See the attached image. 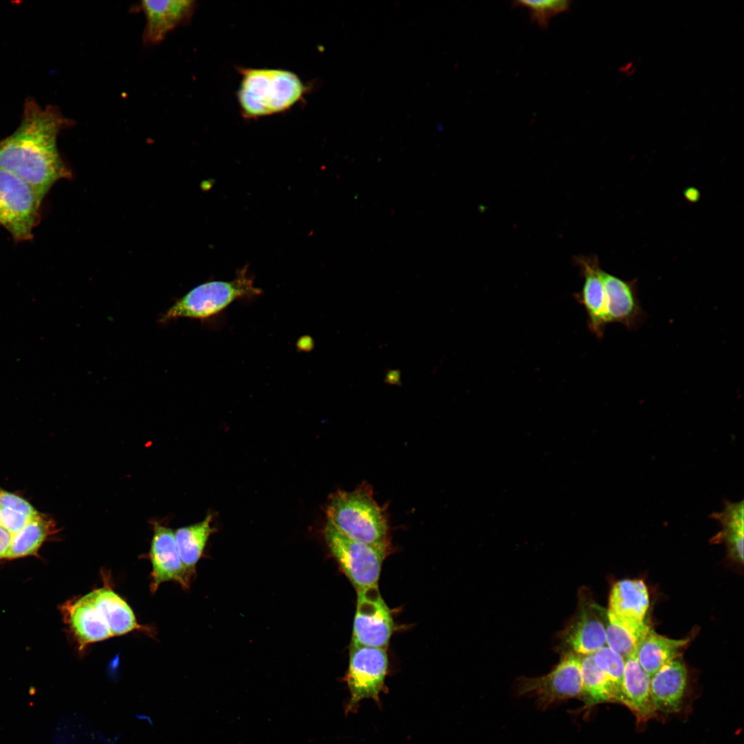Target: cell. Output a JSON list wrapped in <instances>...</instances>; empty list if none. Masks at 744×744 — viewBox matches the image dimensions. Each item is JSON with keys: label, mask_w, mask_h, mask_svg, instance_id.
<instances>
[{"label": "cell", "mask_w": 744, "mask_h": 744, "mask_svg": "<svg viewBox=\"0 0 744 744\" xmlns=\"http://www.w3.org/2000/svg\"><path fill=\"white\" fill-rule=\"evenodd\" d=\"M324 535L331 553L357 590L378 586L390 550L349 539L327 523Z\"/></svg>", "instance_id": "6"}, {"label": "cell", "mask_w": 744, "mask_h": 744, "mask_svg": "<svg viewBox=\"0 0 744 744\" xmlns=\"http://www.w3.org/2000/svg\"><path fill=\"white\" fill-rule=\"evenodd\" d=\"M581 690L579 699L586 707L602 703H617L615 689L604 672L595 664L592 654L581 657Z\"/></svg>", "instance_id": "23"}, {"label": "cell", "mask_w": 744, "mask_h": 744, "mask_svg": "<svg viewBox=\"0 0 744 744\" xmlns=\"http://www.w3.org/2000/svg\"><path fill=\"white\" fill-rule=\"evenodd\" d=\"M141 8L146 23L143 33L145 45H156L167 35L192 19L197 3L192 0L142 1Z\"/></svg>", "instance_id": "13"}, {"label": "cell", "mask_w": 744, "mask_h": 744, "mask_svg": "<svg viewBox=\"0 0 744 744\" xmlns=\"http://www.w3.org/2000/svg\"><path fill=\"white\" fill-rule=\"evenodd\" d=\"M606 294V322L619 323L628 330L637 329L646 319L641 307L637 280H625L601 271Z\"/></svg>", "instance_id": "12"}, {"label": "cell", "mask_w": 744, "mask_h": 744, "mask_svg": "<svg viewBox=\"0 0 744 744\" xmlns=\"http://www.w3.org/2000/svg\"><path fill=\"white\" fill-rule=\"evenodd\" d=\"M148 553L152 564L150 590L155 592L161 584L174 581L187 588L194 572L183 564L176 544L174 531L154 521Z\"/></svg>", "instance_id": "11"}, {"label": "cell", "mask_w": 744, "mask_h": 744, "mask_svg": "<svg viewBox=\"0 0 744 744\" xmlns=\"http://www.w3.org/2000/svg\"><path fill=\"white\" fill-rule=\"evenodd\" d=\"M87 595L102 614L112 637L134 630L149 631L138 623L131 607L112 589L104 586Z\"/></svg>", "instance_id": "18"}, {"label": "cell", "mask_w": 744, "mask_h": 744, "mask_svg": "<svg viewBox=\"0 0 744 744\" xmlns=\"http://www.w3.org/2000/svg\"><path fill=\"white\" fill-rule=\"evenodd\" d=\"M326 513L327 523L344 536L390 550L386 509L376 502L369 485L338 490L331 496Z\"/></svg>", "instance_id": "3"}, {"label": "cell", "mask_w": 744, "mask_h": 744, "mask_svg": "<svg viewBox=\"0 0 744 744\" xmlns=\"http://www.w3.org/2000/svg\"><path fill=\"white\" fill-rule=\"evenodd\" d=\"M43 199L23 180L0 168V226L18 241L32 238Z\"/></svg>", "instance_id": "5"}, {"label": "cell", "mask_w": 744, "mask_h": 744, "mask_svg": "<svg viewBox=\"0 0 744 744\" xmlns=\"http://www.w3.org/2000/svg\"><path fill=\"white\" fill-rule=\"evenodd\" d=\"M12 537V535L0 526V561L7 560Z\"/></svg>", "instance_id": "29"}, {"label": "cell", "mask_w": 744, "mask_h": 744, "mask_svg": "<svg viewBox=\"0 0 744 744\" xmlns=\"http://www.w3.org/2000/svg\"><path fill=\"white\" fill-rule=\"evenodd\" d=\"M584 277V283L578 300L588 315V326L597 337L601 338L607 324L606 294L601 278V271L595 257H582L577 259Z\"/></svg>", "instance_id": "17"}, {"label": "cell", "mask_w": 744, "mask_h": 744, "mask_svg": "<svg viewBox=\"0 0 744 744\" xmlns=\"http://www.w3.org/2000/svg\"><path fill=\"white\" fill-rule=\"evenodd\" d=\"M61 610L79 650L113 637L102 614L87 594L65 602Z\"/></svg>", "instance_id": "14"}, {"label": "cell", "mask_w": 744, "mask_h": 744, "mask_svg": "<svg viewBox=\"0 0 744 744\" xmlns=\"http://www.w3.org/2000/svg\"><path fill=\"white\" fill-rule=\"evenodd\" d=\"M649 603L648 588L642 580L623 579L611 589L608 610L621 617L644 621Z\"/></svg>", "instance_id": "19"}, {"label": "cell", "mask_w": 744, "mask_h": 744, "mask_svg": "<svg viewBox=\"0 0 744 744\" xmlns=\"http://www.w3.org/2000/svg\"><path fill=\"white\" fill-rule=\"evenodd\" d=\"M400 373L397 371H390L386 376V380L387 382L395 384H397L400 381Z\"/></svg>", "instance_id": "30"}, {"label": "cell", "mask_w": 744, "mask_h": 744, "mask_svg": "<svg viewBox=\"0 0 744 744\" xmlns=\"http://www.w3.org/2000/svg\"><path fill=\"white\" fill-rule=\"evenodd\" d=\"M607 610L592 601L581 599L577 611L558 637L562 656H584L606 645Z\"/></svg>", "instance_id": "9"}, {"label": "cell", "mask_w": 744, "mask_h": 744, "mask_svg": "<svg viewBox=\"0 0 744 744\" xmlns=\"http://www.w3.org/2000/svg\"><path fill=\"white\" fill-rule=\"evenodd\" d=\"M70 123L56 107L44 108L27 99L20 125L0 141V168L28 183L43 200L56 182L70 176L56 141Z\"/></svg>", "instance_id": "1"}, {"label": "cell", "mask_w": 744, "mask_h": 744, "mask_svg": "<svg viewBox=\"0 0 744 744\" xmlns=\"http://www.w3.org/2000/svg\"><path fill=\"white\" fill-rule=\"evenodd\" d=\"M597 666L606 674L612 683L619 702L625 659L605 645L592 654Z\"/></svg>", "instance_id": "27"}, {"label": "cell", "mask_w": 744, "mask_h": 744, "mask_svg": "<svg viewBox=\"0 0 744 744\" xmlns=\"http://www.w3.org/2000/svg\"><path fill=\"white\" fill-rule=\"evenodd\" d=\"M619 703L634 714L639 724L657 716L650 694V676L642 668L635 654L625 659Z\"/></svg>", "instance_id": "16"}, {"label": "cell", "mask_w": 744, "mask_h": 744, "mask_svg": "<svg viewBox=\"0 0 744 744\" xmlns=\"http://www.w3.org/2000/svg\"><path fill=\"white\" fill-rule=\"evenodd\" d=\"M261 293L245 267L231 280L209 281L193 288L162 315L161 321L165 322L179 318L207 319L238 299L258 296Z\"/></svg>", "instance_id": "4"}, {"label": "cell", "mask_w": 744, "mask_h": 744, "mask_svg": "<svg viewBox=\"0 0 744 744\" xmlns=\"http://www.w3.org/2000/svg\"><path fill=\"white\" fill-rule=\"evenodd\" d=\"M689 639H673L659 635L650 629L635 653L642 668L651 676L663 665L677 657Z\"/></svg>", "instance_id": "21"}, {"label": "cell", "mask_w": 744, "mask_h": 744, "mask_svg": "<svg viewBox=\"0 0 744 744\" xmlns=\"http://www.w3.org/2000/svg\"><path fill=\"white\" fill-rule=\"evenodd\" d=\"M650 629L645 621L621 617L607 610L606 646L624 659L635 654L640 642Z\"/></svg>", "instance_id": "20"}, {"label": "cell", "mask_w": 744, "mask_h": 744, "mask_svg": "<svg viewBox=\"0 0 744 744\" xmlns=\"http://www.w3.org/2000/svg\"><path fill=\"white\" fill-rule=\"evenodd\" d=\"M38 513L26 499L0 488V526L12 536L23 528Z\"/></svg>", "instance_id": "26"}, {"label": "cell", "mask_w": 744, "mask_h": 744, "mask_svg": "<svg viewBox=\"0 0 744 744\" xmlns=\"http://www.w3.org/2000/svg\"><path fill=\"white\" fill-rule=\"evenodd\" d=\"M357 591L352 645L386 649L394 629L391 612L378 586Z\"/></svg>", "instance_id": "8"}, {"label": "cell", "mask_w": 744, "mask_h": 744, "mask_svg": "<svg viewBox=\"0 0 744 744\" xmlns=\"http://www.w3.org/2000/svg\"><path fill=\"white\" fill-rule=\"evenodd\" d=\"M688 672L678 657L670 661L650 676V694L654 709L663 714L683 709L688 688Z\"/></svg>", "instance_id": "15"}, {"label": "cell", "mask_w": 744, "mask_h": 744, "mask_svg": "<svg viewBox=\"0 0 744 744\" xmlns=\"http://www.w3.org/2000/svg\"><path fill=\"white\" fill-rule=\"evenodd\" d=\"M581 657L564 655L560 662L547 674L535 678H521L517 683L520 695L537 697L541 706L572 698L579 699L581 690Z\"/></svg>", "instance_id": "10"}, {"label": "cell", "mask_w": 744, "mask_h": 744, "mask_svg": "<svg viewBox=\"0 0 744 744\" xmlns=\"http://www.w3.org/2000/svg\"><path fill=\"white\" fill-rule=\"evenodd\" d=\"M386 649L352 645L345 680L350 692L346 712L357 710L365 699L380 701V694L386 691L385 679L388 672Z\"/></svg>", "instance_id": "7"}, {"label": "cell", "mask_w": 744, "mask_h": 744, "mask_svg": "<svg viewBox=\"0 0 744 744\" xmlns=\"http://www.w3.org/2000/svg\"><path fill=\"white\" fill-rule=\"evenodd\" d=\"M570 1L564 0L516 1L514 6H523L529 10L532 21L541 28H546L550 19L567 10Z\"/></svg>", "instance_id": "28"}, {"label": "cell", "mask_w": 744, "mask_h": 744, "mask_svg": "<svg viewBox=\"0 0 744 744\" xmlns=\"http://www.w3.org/2000/svg\"><path fill=\"white\" fill-rule=\"evenodd\" d=\"M211 515L208 514L203 521L174 531L180 557L185 566L194 573L196 564L202 557L207 540L214 531L211 527Z\"/></svg>", "instance_id": "25"}, {"label": "cell", "mask_w": 744, "mask_h": 744, "mask_svg": "<svg viewBox=\"0 0 744 744\" xmlns=\"http://www.w3.org/2000/svg\"><path fill=\"white\" fill-rule=\"evenodd\" d=\"M237 104L243 118L254 120L291 110L313 88L296 73L282 68L237 67Z\"/></svg>", "instance_id": "2"}, {"label": "cell", "mask_w": 744, "mask_h": 744, "mask_svg": "<svg viewBox=\"0 0 744 744\" xmlns=\"http://www.w3.org/2000/svg\"><path fill=\"white\" fill-rule=\"evenodd\" d=\"M743 500L736 502L726 501L722 511L713 513L710 517L719 521L722 530L716 535L725 541L730 557L743 561L744 535Z\"/></svg>", "instance_id": "24"}, {"label": "cell", "mask_w": 744, "mask_h": 744, "mask_svg": "<svg viewBox=\"0 0 744 744\" xmlns=\"http://www.w3.org/2000/svg\"><path fill=\"white\" fill-rule=\"evenodd\" d=\"M56 529L52 519L39 513L12 536L7 560L37 555L44 542L55 534Z\"/></svg>", "instance_id": "22"}]
</instances>
